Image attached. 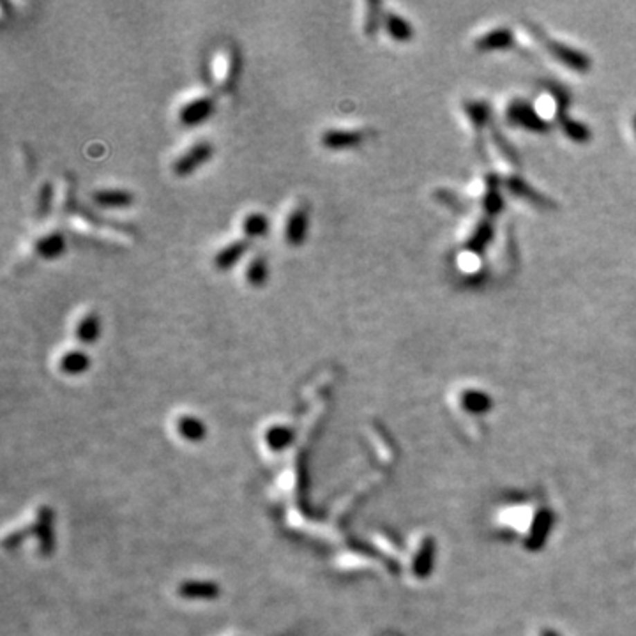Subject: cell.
Returning <instances> with one entry per match:
<instances>
[{
  "mask_svg": "<svg viewBox=\"0 0 636 636\" xmlns=\"http://www.w3.org/2000/svg\"><path fill=\"white\" fill-rule=\"evenodd\" d=\"M214 154V145L207 140L197 142L191 145L184 154L179 156L174 163V174L177 177H190L200 166L206 165Z\"/></svg>",
  "mask_w": 636,
  "mask_h": 636,
  "instance_id": "1",
  "label": "cell"
},
{
  "mask_svg": "<svg viewBox=\"0 0 636 636\" xmlns=\"http://www.w3.org/2000/svg\"><path fill=\"white\" fill-rule=\"evenodd\" d=\"M214 113V99L209 96H200L194 98L191 101H188L186 105H182L179 108V122L186 127H194L203 124L206 120L210 119V115Z\"/></svg>",
  "mask_w": 636,
  "mask_h": 636,
  "instance_id": "2",
  "label": "cell"
},
{
  "mask_svg": "<svg viewBox=\"0 0 636 636\" xmlns=\"http://www.w3.org/2000/svg\"><path fill=\"white\" fill-rule=\"evenodd\" d=\"M309 214L305 206H299L290 212L287 225H284V241L292 248H299L305 244L306 235H308Z\"/></svg>",
  "mask_w": 636,
  "mask_h": 636,
  "instance_id": "3",
  "label": "cell"
},
{
  "mask_svg": "<svg viewBox=\"0 0 636 636\" xmlns=\"http://www.w3.org/2000/svg\"><path fill=\"white\" fill-rule=\"evenodd\" d=\"M248 239H237V241L230 242V244H226L225 248H221L216 253V257H214V267H216L217 271H221V273L233 269V267L244 258V255L248 253Z\"/></svg>",
  "mask_w": 636,
  "mask_h": 636,
  "instance_id": "4",
  "label": "cell"
},
{
  "mask_svg": "<svg viewBox=\"0 0 636 636\" xmlns=\"http://www.w3.org/2000/svg\"><path fill=\"white\" fill-rule=\"evenodd\" d=\"M322 147L329 150H345L361 143V133L345 129H327L320 135Z\"/></svg>",
  "mask_w": 636,
  "mask_h": 636,
  "instance_id": "5",
  "label": "cell"
},
{
  "mask_svg": "<svg viewBox=\"0 0 636 636\" xmlns=\"http://www.w3.org/2000/svg\"><path fill=\"white\" fill-rule=\"evenodd\" d=\"M92 200L99 207H105V209H124V207H129L131 203L135 202V197H133L131 191L113 188V190L94 191L92 193Z\"/></svg>",
  "mask_w": 636,
  "mask_h": 636,
  "instance_id": "6",
  "label": "cell"
},
{
  "mask_svg": "<svg viewBox=\"0 0 636 636\" xmlns=\"http://www.w3.org/2000/svg\"><path fill=\"white\" fill-rule=\"evenodd\" d=\"M66 251V239L60 232H50L36 242V253L43 260H57Z\"/></svg>",
  "mask_w": 636,
  "mask_h": 636,
  "instance_id": "7",
  "label": "cell"
},
{
  "mask_svg": "<svg viewBox=\"0 0 636 636\" xmlns=\"http://www.w3.org/2000/svg\"><path fill=\"white\" fill-rule=\"evenodd\" d=\"M99 334H101V320H99V316L96 313L83 315L78 320V324H76L75 336L82 345L96 343Z\"/></svg>",
  "mask_w": 636,
  "mask_h": 636,
  "instance_id": "8",
  "label": "cell"
},
{
  "mask_svg": "<svg viewBox=\"0 0 636 636\" xmlns=\"http://www.w3.org/2000/svg\"><path fill=\"white\" fill-rule=\"evenodd\" d=\"M269 280V265H267V260H265L264 255H255L248 264V269H246V281H248L249 287H253V289H262L265 287Z\"/></svg>",
  "mask_w": 636,
  "mask_h": 636,
  "instance_id": "9",
  "label": "cell"
},
{
  "mask_svg": "<svg viewBox=\"0 0 636 636\" xmlns=\"http://www.w3.org/2000/svg\"><path fill=\"white\" fill-rule=\"evenodd\" d=\"M271 230L269 217L265 216L264 212H251L244 217L242 221V232H244V239H260L267 235V232Z\"/></svg>",
  "mask_w": 636,
  "mask_h": 636,
  "instance_id": "10",
  "label": "cell"
},
{
  "mask_svg": "<svg viewBox=\"0 0 636 636\" xmlns=\"http://www.w3.org/2000/svg\"><path fill=\"white\" fill-rule=\"evenodd\" d=\"M91 359L82 350H69L60 357V370L68 375H80V373L87 372Z\"/></svg>",
  "mask_w": 636,
  "mask_h": 636,
  "instance_id": "11",
  "label": "cell"
},
{
  "mask_svg": "<svg viewBox=\"0 0 636 636\" xmlns=\"http://www.w3.org/2000/svg\"><path fill=\"white\" fill-rule=\"evenodd\" d=\"M52 197L53 191L52 186H50V182H44L43 188L39 191V200H37V212L39 216H46L50 212V207H52Z\"/></svg>",
  "mask_w": 636,
  "mask_h": 636,
  "instance_id": "12",
  "label": "cell"
}]
</instances>
